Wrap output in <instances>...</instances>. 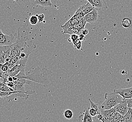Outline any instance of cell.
I'll list each match as a JSON object with an SVG mask.
<instances>
[{"label":"cell","mask_w":132,"mask_h":122,"mask_svg":"<svg viewBox=\"0 0 132 122\" xmlns=\"http://www.w3.org/2000/svg\"><path fill=\"white\" fill-rule=\"evenodd\" d=\"M28 26L24 25L19 28L15 42L11 46V56L13 59L19 56L22 51L24 50L28 42Z\"/></svg>","instance_id":"obj_1"},{"label":"cell","mask_w":132,"mask_h":122,"mask_svg":"<svg viewBox=\"0 0 132 122\" xmlns=\"http://www.w3.org/2000/svg\"><path fill=\"white\" fill-rule=\"evenodd\" d=\"M105 100L101 105L102 110L110 109L113 108L120 103L124 101L121 96L116 93H106L104 95Z\"/></svg>","instance_id":"obj_2"},{"label":"cell","mask_w":132,"mask_h":122,"mask_svg":"<svg viewBox=\"0 0 132 122\" xmlns=\"http://www.w3.org/2000/svg\"><path fill=\"white\" fill-rule=\"evenodd\" d=\"M37 69L38 68H37L28 72L24 79L32 80V81L42 84L43 85H47V84H48L47 77L48 74H46V72L44 73L42 72L41 69Z\"/></svg>","instance_id":"obj_3"},{"label":"cell","mask_w":132,"mask_h":122,"mask_svg":"<svg viewBox=\"0 0 132 122\" xmlns=\"http://www.w3.org/2000/svg\"><path fill=\"white\" fill-rule=\"evenodd\" d=\"M35 93L34 91H28L27 92L16 91L13 92H3L0 90V97L9 100V101H12L16 97H24L26 99L28 98L30 94Z\"/></svg>","instance_id":"obj_4"},{"label":"cell","mask_w":132,"mask_h":122,"mask_svg":"<svg viewBox=\"0 0 132 122\" xmlns=\"http://www.w3.org/2000/svg\"><path fill=\"white\" fill-rule=\"evenodd\" d=\"M16 40V38L13 35L4 34L0 29V46L12 45Z\"/></svg>","instance_id":"obj_5"},{"label":"cell","mask_w":132,"mask_h":122,"mask_svg":"<svg viewBox=\"0 0 132 122\" xmlns=\"http://www.w3.org/2000/svg\"><path fill=\"white\" fill-rule=\"evenodd\" d=\"M99 18L97 9L95 8L90 13L86 15L84 17V20L87 23L89 24H94L97 21Z\"/></svg>","instance_id":"obj_6"},{"label":"cell","mask_w":132,"mask_h":122,"mask_svg":"<svg viewBox=\"0 0 132 122\" xmlns=\"http://www.w3.org/2000/svg\"><path fill=\"white\" fill-rule=\"evenodd\" d=\"M113 92L119 94L124 100L132 98V86L125 89H114Z\"/></svg>","instance_id":"obj_7"},{"label":"cell","mask_w":132,"mask_h":122,"mask_svg":"<svg viewBox=\"0 0 132 122\" xmlns=\"http://www.w3.org/2000/svg\"><path fill=\"white\" fill-rule=\"evenodd\" d=\"M114 108L116 111L120 114L122 116H124L127 114L129 109L127 103L124 101L121 103L118 104Z\"/></svg>","instance_id":"obj_8"},{"label":"cell","mask_w":132,"mask_h":122,"mask_svg":"<svg viewBox=\"0 0 132 122\" xmlns=\"http://www.w3.org/2000/svg\"><path fill=\"white\" fill-rule=\"evenodd\" d=\"M89 108H87L84 113L79 117V122H94L93 117L89 113Z\"/></svg>","instance_id":"obj_9"},{"label":"cell","mask_w":132,"mask_h":122,"mask_svg":"<svg viewBox=\"0 0 132 122\" xmlns=\"http://www.w3.org/2000/svg\"><path fill=\"white\" fill-rule=\"evenodd\" d=\"M96 8L104 9L107 8V4L104 0H86Z\"/></svg>","instance_id":"obj_10"},{"label":"cell","mask_w":132,"mask_h":122,"mask_svg":"<svg viewBox=\"0 0 132 122\" xmlns=\"http://www.w3.org/2000/svg\"><path fill=\"white\" fill-rule=\"evenodd\" d=\"M26 66L20 64H16L13 68L10 71V77H13L16 76L22 71H24Z\"/></svg>","instance_id":"obj_11"},{"label":"cell","mask_w":132,"mask_h":122,"mask_svg":"<svg viewBox=\"0 0 132 122\" xmlns=\"http://www.w3.org/2000/svg\"><path fill=\"white\" fill-rule=\"evenodd\" d=\"M116 112V111L114 108L110 109L102 110L100 112L101 114L102 115L103 117L110 120H113Z\"/></svg>","instance_id":"obj_12"},{"label":"cell","mask_w":132,"mask_h":122,"mask_svg":"<svg viewBox=\"0 0 132 122\" xmlns=\"http://www.w3.org/2000/svg\"><path fill=\"white\" fill-rule=\"evenodd\" d=\"M79 21L78 20L74 18V16H73L71 18V19L69 20L68 21L65 23L63 25H61V27L64 30L68 29L70 27H73L75 24H78Z\"/></svg>","instance_id":"obj_13"},{"label":"cell","mask_w":132,"mask_h":122,"mask_svg":"<svg viewBox=\"0 0 132 122\" xmlns=\"http://www.w3.org/2000/svg\"><path fill=\"white\" fill-rule=\"evenodd\" d=\"M79 8L82 10L85 16L90 13V12H91L95 8L91 4H90V3L88 2H87L86 4H83L80 6Z\"/></svg>","instance_id":"obj_14"},{"label":"cell","mask_w":132,"mask_h":122,"mask_svg":"<svg viewBox=\"0 0 132 122\" xmlns=\"http://www.w3.org/2000/svg\"><path fill=\"white\" fill-rule=\"evenodd\" d=\"M62 34H69L71 35L73 34H76L78 35L81 34V32H80L78 30L75 28L74 27H70L68 29H66L65 30H63V32H62Z\"/></svg>","instance_id":"obj_15"},{"label":"cell","mask_w":132,"mask_h":122,"mask_svg":"<svg viewBox=\"0 0 132 122\" xmlns=\"http://www.w3.org/2000/svg\"><path fill=\"white\" fill-rule=\"evenodd\" d=\"M34 4L43 7H51L52 3L50 0H35Z\"/></svg>","instance_id":"obj_16"},{"label":"cell","mask_w":132,"mask_h":122,"mask_svg":"<svg viewBox=\"0 0 132 122\" xmlns=\"http://www.w3.org/2000/svg\"><path fill=\"white\" fill-rule=\"evenodd\" d=\"M73 16L75 19L78 20V21H80L84 19L85 15L80 8H79L77 10Z\"/></svg>","instance_id":"obj_17"},{"label":"cell","mask_w":132,"mask_h":122,"mask_svg":"<svg viewBox=\"0 0 132 122\" xmlns=\"http://www.w3.org/2000/svg\"><path fill=\"white\" fill-rule=\"evenodd\" d=\"M87 23L83 19L81 21H79L78 23L75 24L73 27L75 28L78 30L80 32H82V30L84 29Z\"/></svg>","instance_id":"obj_18"},{"label":"cell","mask_w":132,"mask_h":122,"mask_svg":"<svg viewBox=\"0 0 132 122\" xmlns=\"http://www.w3.org/2000/svg\"><path fill=\"white\" fill-rule=\"evenodd\" d=\"M121 24L125 28H128L131 25V21L128 18H125L122 21Z\"/></svg>","instance_id":"obj_19"},{"label":"cell","mask_w":132,"mask_h":122,"mask_svg":"<svg viewBox=\"0 0 132 122\" xmlns=\"http://www.w3.org/2000/svg\"><path fill=\"white\" fill-rule=\"evenodd\" d=\"M124 117L125 122H131L132 118V109L129 108L127 114Z\"/></svg>","instance_id":"obj_20"},{"label":"cell","mask_w":132,"mask_h":122,"mask_svg":"<svg viewBox=\"0 0 132 122\" xmlns=\"http://www.w3.org/2000/svg\"><path fill=\"white\" fill-rule=\"evenodd\" d=\"M38 22V16L37 15H32L29 19V23L32 25H36Z\"/></svg>","instance_id":"obj_21"},{"label":"cell","mask_w":132,"mask_h":122,"mask_svg":"<svg viewBox=\"0 0 132 122\" xmlns=\"http://www.w3.org/2000/svg\"><path fill=\"white\" fill-rule=\"evenodd\" d=\"M73 116V113L72 111L70 109L66 110L64 112V117L67 119H71L72 118Z\"/></svg>","instance_id":"obj_22"},{"label":"cell","mask_w":132,"mask_h":122,"mask_svg":"<svg viewBox=\"0 0 132 122\" xmlns=\"http://www.w3.org/2000/svg\"><path fill=\"white\" fill-rule=\"evenodd\" d=\"M89 101L90 102V107L91 109H95V110L97 112L98 115L100 113V112L99 111V104H95L90 99H89Z\"/></svg>","instance_id":"obj_23"},{"label":"cell","mask_w":132,"mask_h":122,"mask_svg":"<svg viewBox=\"0 0 132 122\" xmlns=\"http://www.w3.org/2000/svg\"><path fill=\"white\" fill-rule=\"evenodd\" d=\"M124 101L127 103L128 108L132 109V98L125 99Z\"/></svg>","instance_id":"obj_24"},{"label":"cell","mask_w":132,"mask_h":122,"mask_svg":"<svg viewBox=\"0 0 132 122\" xmlns=\"http://www.w3.org/2000/svg\"><path fill=\"white\" fill-rule=\"evenodd\" d=\"M89 113L90 115L92 117H95L96 116H97L98 114L96 111L95 109H89Z\"/></svg>","instance_id":"obj_25"},{"label":"cell","mask_w":132,"mask_h":122,"mask_svg":"<svg viewBox=\"0 0 132 122\" xmlns=\"http://www.w3.org/2000/svg\"><path fill=\"white\" fill-rule=\"evenodd\" d=\"M45 19V15L43 14H41L40 15H38V23H41L44 21V19Z\"/></svg>","instance_id":"obj_26"},{"label":"cell","mask_w":132,"mask_h":122,"mask_svg":"<svg viewBox=\"0 0 132 122\" xmlns=\"http://www.w3.org/2000/svg\"><path fill=\"white\" fill-rule=\"evenodd\" d=\"M121 115L120 114H119L118 112H116V114L115 115V116L113 118V121L114 122H116L117 121H118V120L120 118V117H122Z\"/></svg>","instance_id":"obj_27"},{"label":"cell","mask_w":132,"mask_h":122,"mask_svg":"<svg viewBox=\"0 0 132 122\" xmlns=\"http://www.w3.org/2000/svg\"><path fill=\"white\" fill-rule=\"evenodd\" d=\"M1 70L3 72H7L9 71V68L7 63L4 64H3L2 66L1 67Z\"/></svg>","instance_id":"obj_28"},{"label":"cell","mask_w":132,"mask_h":122,"mask_svg":"<svg viewBox=\"0 0 132 122\" xmlns=\"http://www.w3.org/2000/svg\"><path fill=\"white\" fill-rule=\"evenodd\" d=\"M73 46H74V48H76L78 50H80L81 49V48L82 43H81V41H80V42L77 43L76 44H74Z\"/></svg>","instance_id":"obj_29"},{"label":"cell","mask_w":132,"mask_h":122,"mask_svg":"<svg viewBox=\"0 0 132 122\" xmlns=\"http://www.w3.org/2000/svg\"><path fill=\"white\" fill-rule=\"evenodd\" d=\"M79 39L81 42L83 41L86 39V36L82 34L81 33V34H80L79 35Z\"/></svg>","instance_id":"obj_30"},{"label":"cell","mask_w":132,"mask_h":122,"mask_svg":"<svg viewBox=\"0 0 132 122\" xmlns=\"http://www.w3.org/2000/svg\"><path fill=\"white\" fill-rule=\"evenodd\" d=\"M71 41H73L74 40H77L78 39H79V35L76 34H73L71 35Z\"/></svg>","instance_id":"obj_31"},{"label":"cell","mask_w":132,"mask_h":122,"mask_svg":"<svg viewBox=\"0 0 132 122\" xmlns=\"http://www.w3.org/2000/svg\"><path fill=\"white\" fill-rule=\"evenodd\" d=\"M89 33V30L88 29H85L82 30V32H81V33L82 34L84 35L85 36H86Z\"/></svg>","instance_id":"obj_32"},{"label":"cell","mask_w":132,"mask_h":122,"mask_svg":"<svg viewBox=\"0 0 132 122\" xmlns=\"http://www.w3.org/2000/svg\"><path fill=\"white\" fill-rule=\"evenodd\" d=\"M68 41L69 42H72L71 38H69V39H68Z\"/></svg>","instance_id":"obj_33"},{"label":"cell","mask_w":132,"mask_h":122,"mask_svg":"<svg viewBox=\"0 0 132 122\" xmlns=\"http://www.w3.org/2000/svg\"><path fill=\"white\" fill-rule=\"evenodd\" d=\"M2 65H3V64H0V70L1 69V67L2 66Z\"/></svg>","instance_id":"obj_34"},{"label":"cell","mask_w":132,"mask_h":122,"mask_svg":"<svg viewBox=\"0 0 132 122\" xmlns=\"http://www.w3.org/2000/svg\"><path fill=\"white\" fill-rule=\"evenodd\" d=\"M13 1H16L17 0H13Z\"/></svg>","instance_id":"obj_35"}]
</instances>
